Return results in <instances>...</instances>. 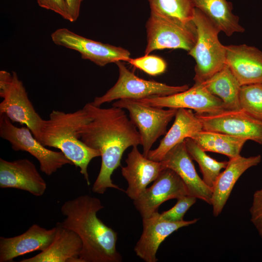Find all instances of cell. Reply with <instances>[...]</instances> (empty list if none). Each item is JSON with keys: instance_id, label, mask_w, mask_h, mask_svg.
<instances>
[{"instance_id": "obj_31", "label": "cell", "mask_w": 262, "mask_h": 262, "mask_svg": "<svg viewBox=\"0 0 262 262\" xmlns=\"http://www.w3.org/2000/svg\"><path fill=\"white\" fill-rule=\"evenodd\" d=\"M250 212L251 221L262 238V188L254 193Z\"/></svg>"}, {"instance_id": "obj_27", "label": "cell", "mask_w": 262, "mask_h": 262, "mask_svg": "<svg viewBox=\"0 0 262 262\" xmlns=\"http://www.w3.org/2000/svg\"><path fill=\"white\" fill-rule=\"evenodd\" d=\"M184 141L190 156L199 165L203 180L213 189L221 170L226 167L228 161L219 162L211 158L191 138H186Z\"/></svg>"}, {"instance_id": "obj_7", "label": "cell", "mask_w": 262, "mask_h": 262, "mask_svg": "<svg viewBox=\"0 0 262 262\" xmlns=\"http://www.w3.org/2000/svg\"><path fill=\"white\" fill-rule=\"evenodd\" d=\"M112 106L125 109L129 112L130 119L138 129L143 154L146 157L157 139L166 133L167 126L178 110L147 106L129 98L119 99Z\"/></svg>"}, {"instance_id": "obj_32", "label": "cell", "mask_w": 262, "mask_h": 262, "mask_svg": "<svg viewBox=\"0 0 262 262\" xmlns=\"http://www.w3.org/2000/svg\"><path fill=\"white\" fill-rule=\"evenodd\" d=\"M39 6L49 10L71 22L68 6L66 0H36Z\"/></svg>"}, {"instance_id": "obj_12", "label": "cell", "mask_w": 262, "mask_h": 262, "mask_svg": "<svg viewBox=\"0 0 262 262\" xmlns=\"http://www.w3.org/2000/svg\"><path fill=\"white\" fill-rule=\"evenodd\" d=\"M195 114L204 130L222 132L262 145V122L241 109L226 110L212 115Z\"/></svg>"}, {"instance_id": "obj_25", "label": "cell", "mask_w": 262, "mask_h": 262, "mask_svg": "<svg viewBox=\"0 0 262 262\" xmlns=\"http://www.w3.org/2000/svg\"><path fill=\"white\" fill-rule=\"evenodd\" d=\"M205 151L220 153L229 159L240 155L246 140L228 134L202 130L191 137Z\"/></svg>"}, {"instance_id": "obj_9", "label": "cell", "mask_w": 262, "mask_h": 262, "mask_svg": "<svg viewBox=\"0 0 262 262\" xmlns=\"http://www.w3.org/2000/svg\"><path fill=\"white\" fill-rule=\"evenodd\" d=\"M54 44L78 51L84 59L103 66L111 63L128 62L131 53L127 49L87 38L65 28L55 30L51 34Z\"/></svg>"}, {"instance_id": "obj_15", "label": "cell", "mask_w": 262, "mask_h": 262, "mask_svg": "<svg viewBox=\"0 0 262 262\" xmlns=\"http://www.w3.org/2000/svg\"><path fill=\"white\" fill-rule=\"evenodd\" d=\"M0 187L18 189L40 196L45 192L47 184L29 159L8 161L0 158Z\"/></svg>"}, {"instance_id": "obj_14", "label": "cell", "mask_w": 262, "mask_h": 262, "mask_svg": "<svg viewBox=\"0 0 262 262\" xmlns=\"http://www.w3.org/2000/svg\"><path fill=\"white\" fill-rule=\"evenodd\" d=\"M197 219L178 222L163 219L158 212L149 217L142 218L143 231L134 248L136 255L146 262L158 261L156 253L161 243L180 228L196 223Z\"/></svg>"}, {"instance_id": "obj_33", "label": "cell", "mask_w": 262, "mask_h": 262, "mask_svg": "<svg viewBox=\"0 0 262 262\" xmlns=\"http://www.w3.org/2000/svg\"><path fill=\"white\" fill-rule=\"evenodd\" d=\"M83 0H66L68 6L71 22L75 21L79 17L81 3Z\"/></svg>"}, {"instance_id": "obj_22", "label": "cell", "mask_w": 262, "mask_h": 262, "mask_svg": "<svg viewBox=\"0 0 262 262\" xmlns=\"http://www.w3.org/2000/svg\"><path fill=\"white\" fill-rule=\"evenodd\" d=\"M202 130V123L190 109H178L172 126L161 140L158 147L150 150L147 157L161 162L175 146Z\"/></svg>"}, {"instance_id": "obj_11", "label": "cell", "mask_w": 262, "mask_h": 262, "mask_svg": "<svg viewBox=\"0 0 262 262\" xmlns=\"http://www.w3.org/2000/svg\"><path fill=\"white\" fill-rule=\"evenodd\" d=\"M134 100L152 107L193 109L198 114H215L228 110L220 98L211 94L201 84L197 83L184 91L173 95Z\"/></svg>"}, {"instance_id": "obj_16", "label": "cell", "mask_w": 262, "mask_h": 262, "mask_svg": "<svg viewBox=\"0 0 262 262\" xmlns=\"http://www.w3.org/2000/svg\"><path fill=\"white\" fill-rule=\"evenodd\" d=\"M161 162L166 168L173 170L180 177L189 195L211 205L213 189L197 173L184 140L172 148Z\"/></svg>"}, {"instance_id": "obj_21", "label": "cell", "mask_w": 262, "mask_h": 262, "mask_svg": "<svg viewBox=\"0 0 262 262\" xmlns=\"http://www.w3.org/2000/svg\"><path fill=\"white\" fill-rule=\"evenodd\" d=\"M55 238L45 250L35 256L24 259L20 262H80L79 256L82 247L79 235L72 230L56 224Z\"/></svg>"}, {"instance_id": "obj_24", "label": "cell", "mask_w": 262, "mask_h": 262, "mask_svg": "<svg viewBox=\"0 0 262 262\" xmlns=\"http://www.w3.org/2000/svg\"><path fill=\"white\" fill-rule=\"evenodd\" d=\"M200 84L220 98L228 110L240 109L239 95L241 85L226 64L211 78Z\"/></svg>"}, {"instance_id": "obj_20", "label": "cell", "mask_w": 262, "mask_h": 262, "mask_svg": "<svg viewBox=\"0 0 262 262\" xmlns=\"http://www.w3.org/2000/svg\"><path fill=\"white\" fill-rule=\"evenodd\" d=\"M261 159L260 155L249 157L240 155L229 159L225 170L219 174L213 188L211 205L214 216L221 213L234 184L240 176L248 168L260 164Z\"/></svg>"}, {"instance_id": "obj_19", "label": "cell", "mask_w": 262, "mask_h": 262, "mask_svg": "<svg viewBox=\"0 0 262 262\" xmlns=\"http://www.w3.org/2000/svg\"><path fill=\"white\" fill-rule=\"evenodd\" d=\"M226 64L240 85L262 83V51L246 44L226 46Z\"/></svg>"}, {"instance_id": "obj_5", "label": "cell", "mask_w": 262, "mask_h": 262, "mask_svg": "<svg viewBox=\"0 0 262 262\" xmlns=\"http://www.w3.org/2000/svg\"><path fill=\"white\" fill-rule=\"evenodd\" d=\"M33 135L27 127H16L6 115L0 114V136L14 151H26L35 158L42 172L50 176L65 165L73 164L62 152L49 149Z\"/></svg>"}, {"instance_id": "obj_28", "label": "cell", "mask_w": 262, "mask_h": 262, "mask_svg": "<svg viewBox=\"0 0 262 262\" xmlns=\"http://www.w3.org/2000/svg\"><path fill=\"white\" fill-rule=\"evenodd\" d=\"M239 103L240 109L262 122V83L242 85Z\"/></svg>"}, {"instance_id": "obj_23", "label": "cell", "mask_w": 262, "mask_h": 262, "mask_svg": "<svg viewBox=\"0 0 262 262\" xmlns=\"http://www.w3.org/2000/svg\"><path fill=\"white\" fill-rule=\"evenodd\" d=\"M195 8L200 10L221 31L227 36L243 33L239 17L232 13L233 6L227 0H191Z\"/></svg>"}, {"instance_id": "obj_29", "label": "cell", "mask_w": 262, "mask_h": 262, "mask_svg": "<svg viewBox=\"0 0 262 262\" xmlns=\"http://www.w3.org/2000/svg\"><path fill=\"white\" fill-rule=\"evenodd\" d=\"M128 62L151 76H156L163 73L167 67L166 63L164 59L149 54L135 59L130 58Z\"/></svg>"}, {"instance_id": "obj_34", "label": "cell", "mask_w": 262, "mask_h": 262, "mask_svg": "<svg viewBox=\"0 0 262 262\" xmlns=\"http://www.w3.org/2000/svg\"><path fill=\"white\" fill-rule=\"evenodd\" d=\"M13 80L12 73L5 71H0V92L5 90L10 84Z\"/></svg>"}, {"instance_id": "obj_6", "label": "cell", "mask_w": 262, "mask_h": 262, "mask_svg": "<svg viewBox=\"0 0 262 262\" xmlns=\"http://www.w3.org/2000/svg\"><path fill=\"white\" fill-rule=\"evenodd\" d=\"M115 64L118 68V79L103 95L95 98L91 102L95 106L100 107L105 103L122 98L139 99L156 96H168L189 88L186 84L171 86L140 78L130 71L122 62Z\"/></svg>"}, {"instance_id": "obj_26", "label": "cell", "mask_w": 262, "mask_h": 262, "mask_svg": "<svg viewBox=\"0 0 262 262\" xmlns=\"http://www.w3.org/2000/svg\"><path fill=\"white\" fill-rule=\"evenodd\" d=\"M150 12L175 22L194 25L195 7L191 0H148Z\"/></svg>"}, {"instance_id": "obj_13", "label": "cell", "mask_w": 262, "mask_h": 262, "mask_svg": "<svg viewBox=\"0 0 262 262\" xmlns=\"http://www.w3.org/2000/svg\"><path fill=\"white\" fill-rule=\"evenodd\" d=\"M189 195L187 187L173 170H163L152 185L147 188L133 203L142 218L158 212L160 206L167 200Z\"/></svg>"}, {"instance_id": "obj_3", "label": "cell", "mask_w": 262, "mask_h": 262, "mask_svg": "<svg viewBox=\"0 0 262 262\" xmlns=\"http://www.w3.org/2000/svg\"><path fill=\"white\" fill-rule=\"evenodd\" d=\"M90 120L83 107L72 113L53 110L49 118L44 120L39 142L45 147L58 148L76 167L80 168L88 185L90 182L88 166L94 158L100 156V152L84 144L79 138L78 131Z\"/></svg>"}, {"instance_id": "obj_18", "label": "cell", "mask_w": 262, "mask_h": 262, "mask_svg": "<svg viewBox=\"0 0 262 262\" xmlns=\"http://www.w3.org/2000/svg\"><path fill=\"white\" fill-rule=\"evenodd\" d=\"M56 232V227L47 229L33 224L19 235L0 237V262H11L17 257L34 251L45 250L53 242Z\"/></svg>"}, {"instance_id": "obj_10", "label": "cell", "mask_w": 262, "mask_h": 262, "mask_svg": "<svg viewBox=\"0 0 262 262\" xmlns=\"http://www.w3.org/2000/svg\"><path fill=\"white\" fill-rule=\"evenodd\" d=\"M13 80L8 87L0 92L3 100L0 103V114L10 120L25 125L39 141L44 119L36 112L27 92L17 73L12 72Z\"/></svg>"}, {"instance_id": "obj_4", "label": "cell", "mask_w": 262, "mask_h": 262, "mask_svg": "<svg viewBox=\"0 0 262 262\" xmlns=\"http://www.w3.org/2000/svg\"><path fill=\"white\" fill-rule=\"evenodd\" d=\"M193 21L196 41L188 54L195 60V83L209 79L226 65V49L219 40L220 31L199 9L195 8Z\"/></svg>"}, {"instance_id": "obj_17", "label": "cell", "mask_w": 262, "mask_h": 262, "mask_svg": "<svg viewBox=\"0 0 262 262\" xmlns=\"http://www.w3.org/2000/svg\"><path fill=\"white\" fill-rule=\"evenodd\" d=\"M125 161L126 166L121 167V173L128 184L125 192L133 200L166 168L161 161L152 160L141 153L137 146L132 147Z\"/></svg>"}, {"instance_id": "obj_30", "label": "cell", "mask_w": 262, "mask_h": 262, "mask_svg": "<svg viewBox=\"0 0 262 262\" xmlns=\"http://www.w3.org/2000/svg\"><path fill=\"white\" fill-rule=\"evenodd\" d=\"M196 198L190 195H186L177 199L176 204L169 210L160 213L164 220L178 222L183 221V218L189 209L196 202Z\"/></svg>"}, {"instance_id": "obj_2", "label": "cell", "mask_w": 262, "mask_h": 262, "mask_svg": "<svg viewBox=\"0 0 262 262\" xmlns=\"http://www.w3.org/2000/svg\"><path fill=\"white\" fill-rule=\"evenodd\" d=\"M103 208L99 199L87 195L67 200L61 208L66 217L61 225L76 233L82 241L80 262L122 261L116 249L117 232L97 216Z\"/></svg>"}, {"instance_id": "obj_8", "label": "cell", "mask_w": 262, "mask_h": 262, "mask_svg": "<svg viewBox=\"0 0 262 262\" xmlns=\"http://www.w3.org/2000/svg\"><path fill=\"white\" fill-rule=\"evenodd\" d=\"M145 55L155 50L182 49L189 51L196 41V28L183 25L150 12L146 24Z\"/></svg>"}, {"instance_id": "obj_1", "label": "cell", "mask_w": 262, "mask_h": 262, "mask_svg": "<svg viewBox=\"0 0 262 262\" xmlns=\"http://www.w3.org/2000/svg\"><path fill=\"white\" fill-rule=\"evenodd\" d=\"M83 108L90 120L78 131V137L88 147L98 150L101 157V167L92 191L103 194L109 188L124 191L113 183L111 176L120 165L126 149L141 144L140 134L123 109L113 106L102 108L91 102Z\"/></svg>"}]
</instances>
